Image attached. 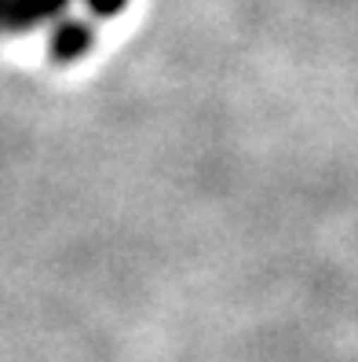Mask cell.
Segmentation results:
<instances>
[{"label": "cell", "mask_w": 358, "mask_h": 362, "mask_svg": "<svg viewBox=\"0 0 358 362\" xmlns=\"http://www.w3.org/2000/svg\"><path fill=\"white\" fill-rule=\"evenodd\" d=\"M70 0H0V37L11 33H26L66 11Z\"/></svg>", "instance_id": "obj_1"}, {"label": "cell", "mask_w": 358, "mask_h": 362, "mask_svg": "<svg viewBox=\"0 0 358 362\" xmlns=\"http://www.w3.org/2000/svg\"><path fill=\"white\" fill-rule=\"evenodd\" d=\"M92 23H80V18H66L52 30V59L59 62H73L92 48Z\"/></svg>", "instance_id": "obj_2"}, {"label": "cell", "mask_w": 358, "mask_h": 362, "mask_svg": "<svg viewBox=\"0 0 358 362\" xmlns=\"http://www.w3.org/2000/svg\"><path fill=\"white\" fill-rule=\"evenodd\" d=\"M84 4H88V11H92V15L107 18V15H117L124 4H129V0H84Z\"/></svg>", "instance_id": "obj_3"}]
</instances>
